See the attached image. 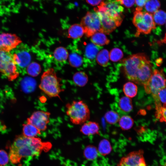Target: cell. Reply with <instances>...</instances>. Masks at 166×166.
Instances as JSON below:
<instances>
[{
	"label": "cell",
	"instance_id": "12",
	"mask_svg": "<svg viewBox=\"0 0 166 166\" xmlns=\"http://www.w3.org/2000/svg\"><path fill=\"white\" fill-rule=\"evenodd\" d=\"M22 42L20 38L15 34L2 33L0 34V50L10 52Z\"/></svg>",
	"mask_w": 166,
	"mask_h": 166
},
{
	"label": "cell",
	"instance_id": "17",
	"mask_svg": "<svg viewBox=\"0 0 166 166\" xmlns=\"http://www.w3.org/2000/svg\"><path fill=\"white\" fill-rule=\"evenodd\" d=\"M84 34V29L81 24H73L70 27L68 30V37L73 39L80 38Z\"/></svg>",
	"mask_w": 166,
	"mask_h": 166
},
{
	"label": "cell",
	"instance_id": "32",
	"mask_svg": "<svg viewBox=\"0 0 166 166\" xmlns=\"http://www.w3.org/2000/svg\"><path fill=\"white\" fill-rule=\"evenodd\" d=\"M153 18L155 23L158 25H164L166 22V13L161 10H158L153 14Z\"/></svg>",
	"mask_w": 166,
	"mask_h": 166
},
{
	"label": "cell",
	"instance_id": "7",
	"mask_svg": "<svg viewBox=\"0 0 166 166\" xmlns=\"http://www.w3.org/2000/svg\"><path fill=\"white\" fill-rule=\"evenodd\" d=\"M0 73L12 81L19 76V73L10 52L0 50Z\"/></svg>",
	"mask_w": 166,
	"mask_h": 166
},
{
	"label": "cell",
	"instance_id": "34",
	"mask_svg": "<svg viewBox=\"0 0 166 166\" xmlns=\"http://www.w3.org/2000/svg\"><path fill=\"white\" fill-rule=\"evenodd\" d=\"M123 56L122 51L121 49L117 48L112 49L109 53V59L113 62H117L120 60Z\"/></svg>",
	"mask_w": 166,
	"mask_h": 166
},
{
	"label": "cell",
	"instance_id": "20",
	"mask_svg": "<svg viewBox=\"0 0 166 166\" xmlns=\"http://www.w3.org/2000/svg\"><path fill=\"white\" fill-rule=\"evenodd\" d=\"M100 47L93 43L88 44L85 49L86 57L89 60H94L99 52Z\"/></svg>",
	"mask_w": 166,
	"mask_h": 166
},
{
	"label": "cell",
	"instance_id": "25",
	"mask_svg": "<svg viewBox=\"0 0 166 166\" xmlns=\"http://www.w3.org/2000/svg\"><path fill=\"white\" fill-rule=\"evenodd\" d=\"M119 105L120 109L125 112H130L133 109L132 100L130 98L126 96L122 97L120 98Z\"/></svg>",
	"mask_w": 166,
	"mask_h": 166
},
{
	"label": "cell",
	"instance_id": "39",
	"mask_svg": "<svg viewBox=\"0 0 166 166\" xmlns=\"http://www.w3.org/2000/svg\"><path fill=\"white\" fill-rule=\"evenodd\" d=\"M148 0H135L136 5L137 7L142 8Z\"/></svg>",
	"mask_w": 166,
	"mask_h": 166
},
{
	"label": "cell",
	"instance_id": "35",
	"mask_svg": "<svg viewBox=\"0 0 166 166\" xmlns=\"http://www.w3.org/2000/svg\"><path fill=\"white\" fill-rule=\"evenodd\" d=\"M9 157L7 152L4 150H0V166L6 165L8 162Z\"/></svg>",
	"mask_w": 166,
	"mask_h": 166
},
{
	"label": "cell",
	"instance_id": "9",
	"mask_svg": "<svg viewBox=\"0 0 166 166\" xmlns=\"http://www.w3.org/2000/svg\"><path fill=\"white\" fill-rule=\"evenodd\" d=\"M81 24L84 29V34L88 37H91L96 32H101V21L95 12H87L82 18Z\"/></svg>",
	"mask_w": 166,
	"mask_h": 166
},
{
	"label": "cell",
	"instance_id": "21",
	"mask_svg": "<svg viewBox=\"0 0 166 166\" xmlns=\"http://www.w3.org/2000/svg\"><path fill=\"white\" fill-rule=\"evenodd\" d=\"M123 91L127 97L132 98L137 95L138 88L137 85L133 83L128 82L123 85Z\"/></svg>",
	"mask_w": 166,
	"mask_h": 166
},
{
	"label": "cell",
	"instance_id": "3",
	"mask_svg": "<svg viewBox=\"0 0 166 166\" xmlns=\"http://www.w3.org/2000/svg\"><path fill=\"white\" fill-rule=\"evenodd\" d=\"M61 79L57 76L53 68H49L45 71L41 76L39 89L50 97H57L64 89L61 88Z\"/></svg>",
	"mask_w": 166,
	"mask_h": 166
},
{
	"label": "cell",
	"instance_id": "23",
	"mask_svg": "<svg viewBox=\"0 0 166 166\" xmlns=\"http://www.w3.org/2000/svg\"><path fill=\"white\" fill-rule=\"evenodd\" d=\"M54 58L59 62H64L67 59L69 56L68 51L65 48L60 46L56 48L53 54Z\"/></svg>",
	"mask_w": 166,
	"mask_h": 166
},
{
	"label": "cell",
	"instance_id": "4",
	"mask_svg": "<svg viewBox=\"0 0 166 166\" xmlns=\"http://www.w3.org/2000/svg\"><path fill=\"white\" fill-rule=\"evenodd\" d=\"M66 114L73 124L80 125L87 122L90 117V112L87 104L82 101H73L65 105Z\"/></svg>",
	"mask_w": 166,
	"mask_h": 166
},
{
	"label": "cell",
	"instance_id": "33",
	"mask_svg": "<svg viewBox=\"0 0 166 166\" xmlns=\"http://www.w3.org/2000/svg\"><path fill=\"white\" fill-rule=\"evenodd\" d=\"M105 117L107 122L110 124L116 123L120 119L118 113L114 111H109L106 112Z\"/></svg>",
	"mask_w": 166,
	"mask_h": 166
},
{
	"label": "cell",
	"instance_id": "1",
	"mask_svg": "<svg viewBox=\"0 0 166 166\" xmlns=\"http://www.w3.org/2000/svg\"><path fill=\"white\" fill-rule=\"evenodd\" d=\"M52 147L49 142H43L38 137H29L23 135L17 137L10 149L9 158L13 164H17L24 158L39 155L48 151Z\"/></svg>",
	"mask_w": 166,
	"mask_h": 166
},
{
	"label": "cell",
	"instance_id": "6",
	"mask_svg": "<svg viewBox=\"0 0 166 166\" xmlns=\"http://www.w3.org/2000/svg\"><path fill=\"white\" fill-rule=\"evenodd\" d=\"M144 86L145 92L152 95L155 102L160 101L158 93L161 89L166 87V77L162 70L154 69L151 76Z\"/></svg>",
	"mask_w": 166,
	"mask_h": 166
},
{
	"label": "cell",
	"instance_id": "18",
	"mask_svg": "<svg viewBox=\"0 0 166 166\" xmlns=\"http://www.w3.org/2000/svg\"><path fill=\"white\" fill-rule=\"evenodd\" d=\"M23 135L29 137H36L41 134V131L33 125L27 123L23 125Z\"/></svg>",
	"mask_w": 166,
	"mask_h": 166
},
{
	"label": "cell",
	"instance_id": "40",
	"mask_svg": "<svg viewBox=\"0 0 166 166\" xmlns=\"http://www.w3.org/2000/svg\"><path fill=\"white\" fill-rule=\"evenodd\" d=\"M158 43H165L166 44V33L165 34V36L163 39L161 40Z\"/></svg>",
	"mask_w": 166,
	"mask_h": 166
},
{
	"label": "cell",
	"instance_id": "10",
	"mask_svg": "<svg viewBox=\"0 0 166 166\" xmlns=\"http://www.w3.org/2000/svg\"><path fill=\"white\" fill-rule=\"evenodd\" d=\"M50 115L48 112L41 110L35 111L27 119V123L33 125L41 131H45L49 122Z\"/></svg>",
	"mask_w": 166,
	"mask_h": 166
},
{
	"label": "cell",
	"instance_id": "27",
	"mask_svg": "<svg viewBox=\"0 0 166 166\" xmlns=\"http://www.w3.org/2000/svg\"><path fill=\"white\" fill-rule=\"evenodd\" d=\"M84 155L86 159L88 160H94L98 155V149L95 146L89 145L84 149Z\"/></svg>",
	"mask_w": 166,
	"mask_h": 166
},
{
	"label": "cell",
	"instance_id": "26",
	"mask_svg": "<svg viewBox=\"0 0 166 166\" xmlns=\"http://www.w3.org/2000/svg\"><path fill=\"white\" fill-rule=\"evenodd\" d=\"M118 121L121 128L124 130L131 128L134 124L133 119L128 115H124L122 116L120 118Z\"/></svg>",
	"mask_w": 166,
	"mask_h": 166
},
{
	"label": "cell",
	"instance_id": "37",
	"mask_svg": "<svg viewBox=\"0 0 166 166\" xmlns=\"http://www.w3.org/2000/svg\"><path fill=\"white\" fill-rule=\"evenodd\" d=\"M120 5L127 7H132L135 3V0H116Z\"/></svg>",
	"mask_w": 166,
	"mask_h": 166
},
{
	"label": "cell",
	"instance_id": "31",
	"mask_svg": "<svg viewBox=\"0 0 166 166\" xmlns=\"http://www.w3.org/2000/svg\"><path fill=\"white\" fill-rule=\"evenodd\" d=\"M69 61L70 65L75 68L80 66L83 62L82 57L76 53H72L69 55Z\"/></svg>",
	"mask_w": 166,
	"mask_h": 166
},
{
	"label": "cell",
	"instance_id": "42",
	"mask_svg": "<svg viewBox=\"0 0 166 166\" xmlns=\"http://www.w3.org/2000/svg\"></svg>",
	"mask_w": 166,
	"mask_h": 166
},
{
	"label": "cell",
	"instance_id": "24",
	"mask_svg": "<svg viewBox=\"0 0 166 166\" xmlns=\"http://www.w3.org/2000/svg\"><path fill=\"white\" fill-rule=\"evenodd\" d=\"M112 148L109 141L106 139H103L100 142L98 152L101 155L105 156L109 154Z\"/></svg>",
	"mask_w": 166,
	"mask_h": 166
},
{
	"label": "cell",
	"instance_id": "13",
	"mask_svg": "<svg viewBox=\"0 0 166 166\" xmlns=\"http://www.w3.org/2000/svg\"><path fill=\"white\" fill-rule=\"evenodd\" d=\"M12 53L18 70L20 68H27L30 63L31 56L27 50L19 47Z\"/></svg>",
	"mask_w": 166,
	"mask_h": 166
},
{
	"label": "cell",
	"instance_id": "2",
	"mask_svg": "<svg viewBox=\"0 0 166 166\" xmlns=\"http://www.w3.org/2000/svg\"><path fill=\"white\" fill-rule=\"evenodd\" d=\"M123 71L129 80L143 85L153 73L152 65L144 53L133 54L125 59L122 62Z\"/></svg>",
	"mask_w": 166,
	"mask_h": 166
},
{
	"label": "cell",
	"instance_id": "28",
	"mask_svg": "<svg viewBox=\"0 0 166 166\" xmlns=\"http://www.w3.org/2000/svg\"><path fill=\"white\" fill-rule=\"evenodd\" d=\"M144 6L147 12L153 14L158 10L160 3L158 0H148Z\"/></svg>",
	"mask_w": 166,
	"mask_h": 166
},
{
	"label": "cell",
	"instance_id": "19",
	"mask_svg": "<svg viewBox=\"0 0 166 166\" xmlns=\"http://www.w3.org/2000/svg\"><path fill=\"white\" fill-rule=\"evenodd\" d=\"M73 79L76 85L80 87L85 86L88 81L87 75L83 71L76 73L73 75Z\"/></svg>",
	"mask_w": 166,
	"mask_h": 166
},
{
	"label": "cell",
	"instance_id": "15",
	"mask_svg": "<svg viewBox=\"0 0 166 166\" xmlns=\"http://www.w3.org/2000/svg\"><path fill=\"white\" fill-rule=\"evenodd\" d=\"M99 126L97 122L89 121L85 122L81 126L80 131L83 134L87 136L99 134Z\"/></svg>",
	"mask_w": 166,
	"mask_h": 166
},
{
	"label": "cell",
	"instance_id": "5",
	"mask_svg": "<svg viewBox=\"0 0 166 166\" xmlns=\"http://www.w3.org/2000/svg\"><path fill=\"white\" fill-rule=\"evenodd\" d=\"M143 8L137 7L134 12L132 22L136 27L137 35L140 33L150 34L151 31L156 28L153 14L142 11Z\"/></svg>",
	"mask_w": 166,
	"mask_h": 166
},
{
	"label": "cell",
	"instance_id": "16",
	"mask_svg": "<svg viewBox=\"0 0 166 166\" xmlns=\"http://www.w3.org/2000/svg\"><path fill=\"white\" fill-rule=\"evenodd\" d=\"M91 41L93 43L99 47L107 45L110 42L105 34L101 32H97L93 35Z\"/></svg>",
	"mask_w": 166,
	"mask_h": 166
},
{
	"label": "cell",
	"instance_id": "14",
	"mask_svg": "<svg viewBox=\"0 0 166 166\" xmlns=\"http://www.w3.org/2000/svg\"><path fill=\"white\" fill-rule=\"evenodd\" d=\"M97 14L101 21V32L107 34L112 32L117 27L119 26L116 21L104 12L94 11Z\"/></svg>",
	"mask_w": 166,
	"mask_h": 166
},
{
	"label": "cell",
	"instance_id": "8",
	"mask_svg": "<svg viewBox=\"0 0 166 166\" xmlns=\"http://www.w3.org/2000/svg\"><path fill=\"white\" fill-rule=\"evenodd\" d=\"M94 10V11L104 12L113 18L119 26L123 21L124 8L116 1H103L97 7L95 8Z\"/></svg>",
	"mask_w": 166,
	"mask_h": 166
},
{
	"label": "cell",
	"instance_id": "30",
	"mask_svg": "<svg viewBox=\"0 0 166 166\" xmlns=\"http://www.w3.org/2000/svg\"><path fill=\"white\" fill-rule=\"evenodd\" d=\"M155 116L160 122L166 123V104L155 106Z\"/></svg>",
	"mask_w": 166,
	"mask_h": 166
},
{
	"label": "cell",
	"instance_id": "11",
	"mask_svg": "<svg viewBox=\"0 0 166 166\" xmlns=\"http://www.w3.org/2000/svg\"><path fill=\"white\" fill-rule=\"evenodd\" d=\"M143 150L131 152L122 158L117 166H147Z\"/></svg>",
	"mask_w": 166,
	"mask_h": 166
},
{
	"label": "cell",
	"instance_id": "38",
	"mask_svg": "<svg viewBox=\"0 0 166 166\" xmlns=\"http://www.w3.org/2000/svg\"><path fill=\"white\" fill-rule=\"evenodd\" d=\"M86 2L92 6H96L100 4L103 0H86Z\"/></svg>",
	"mask_w": 166,
	"mask_h": 166
},
{
	"label": "cell",
	"instance_id": "41",
	"mask_svg": "<svg viewBox=\"0 0 166 166\" xmlns=\"http://www.w3.org/2000/svg\"><path fill=\"white\" fill-rule=\"evenodd\" d=\"M160 166H166V163L164 165Z\"/></svg>",
	"mask_w": 166,
	"mask_h": 166
},
{
	"label": "cell",
	"instance_id": "36",
	"mask_svg": "<svg viewBox=\"0 0 166 166\" xmlns=\"http://www.w3.org/2000/svg\"><path fill=\"white\" fill-rule=\"evenodd\" d=\"M158 97L160 102L163 104H166V87L161 89L158 92Z\"/></svg>",
	"mask_w": 166,
	"mask_h": 166
},
{
	"label": "cell",
	"instance_id": "22",
	"mask_svg": "<svg viewBox=\"0 0 166 166\" xmlns=\"http://www.w3.org/2000/svg\"><path fill=\"white\" fill-rule=\"evenodd\" d=\"M109 58V52L106 49H103L98 53L96 57L97 63L100 65L106 67L108 65Z\"/></svg>",
	"mask_w": 166,
	"mask_h": 166
},
{
	"label": "cell",
	"instance_id": "29",
	"mask_svg": "<svg viewBox=\"0 0 166 166\" xmlns=\"http://www.w3.org/2000/svg\"><path fill=\"white\" fill-rule=\"evenodd\" d=\"M26 71L29 75L33 77H35L40 73L41 71V67L38 63H30L26 68Z\"/></svg>",
	"mask_w": 166,
	"mask_h": 166
}]
</instances>
